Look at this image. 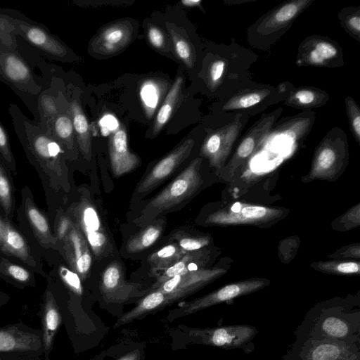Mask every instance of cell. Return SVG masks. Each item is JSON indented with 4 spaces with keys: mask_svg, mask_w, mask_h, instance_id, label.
Returning a JSON list of instances; mask_svg holds the SVG:
<instances>
[{
    "mask_svg": "<svg viewBox=\"0 0 360 360\" xmlns=\"http://www.w3.org/2000/svg\"><path fill=\"white\" fill-rule=\"evenodd\" d=\"M282 360H360V345L330 339L295 340Z\"/></svg>",
    "mask_w": 360,
    "mask_h": 360,
    "instance_id": "14",
    "label": "cell"
},
{
    "mask_svg": "<svg viewBox=\"0 0 360 360\" xmlns=\"http://www.w3.org/2000/svg\"><path fill=\"white\" fill-rule=\"evenodd\" d=\"M281 209L236 202L207 214L203 222L208 226H262L281 219Z\"/></svg>",
    "mask_w": 360,
    "mask_h": 360,
    "instance_id": "17",
    "label": "cell"
},
{
    "mask_svg": "<svg viewBox=\"0 0 360 360\" xmlns=\"http://www.w3.org/2000/svg\"><path fill=\"white\" fill-rule=\"evenodd\" d=\"M4 231V218L0 215V248L3 243V236Z\"/></svg>",
    "mask_w": 360,
    "mask_h": 360,
    "instance_id": "53",
    "label": "cell"
},
{
    "mask_svg": "<svg viewBox=\"0 0 360 360\" xmlns=\"http://www.w3.org/2000/svg\"><path fill=\"white\" fill-rule=\"evenodd\" d=\"M316 120L313 110L302 111L297 115L284 117L272 127L269 138L283 137L292 141L303 139L311 131Z\"/></svg>",
    "mask_w": 360,
    "mask_h": 360,
    "instance_id": "28",
    "label": "cell"
},
{
    "mask_svg": "<svg viewBox=\"0 0 360 360\" xmlns=\"http://www.w3.org/2000/svg\"><path fill=\"white\" fill-rule=\"evenodd\" d=\"M0 33L19 36L46 58L62 62L76 59L73 52L43 24L19 11L0 8Z\"/></svg>",
    "mask_w": 360,
    "mask_h": 360,
    "instance_id": "7",
    "label": "cell"
},
{
    "mask_svg": "<svg viewBox=\"0 0 360 360\" xmlns=\"http://www.w3.org/2000/svg\"><path fill=\"white\" fill-rule=\"evenodd\" d=\"M338 18L342 29L354 39L360 41V6L342 8Z\"/></svg>",
    "mask_w": 360,
    "mask_h": 360,
    "instance_id": "41",
    "label": "cell"
},
{
    "mask_svg": "<svg viewBox=\"0 0 360 360\" xmlns=\"http://www.w3.org/2000/svg\"><path fill=\"white\" fill-rule=\"evenodd\" d=\"M293 85L283 82L276 86L254 83L221 99L217 106L222 118L242 114L249 117L264 112L269 107L284 101Z\"/></svg>",
    "mask_w": 360,
    "mask_h": 360,
    "instance_id": "9",
    "label": "cell"
},
{
    "mask_svg": "<svg viewBox=\"0 0 360 360\" xmlns=\"http://www.w3.org/2000/svg\"><path fill=\"white\" fill-rule=\"evenodd\" d=\"M194 145V139H186L156 162L137 184L132 193L131 201L141 200L169 178L189 157Z\"/></svg>",
    "mask_w": 360,
    "mask_h": 360,
    "instance_id": "18",
    "label": "cell"
},
{
    "mask_svg": "<svg viewBox=\"0 0 360 360\" xmlns=\"http://www.w3.org/2000/svg\"><path fill=\"white\" fill-rule=\"evenodd\" d=\"M344 63L342 49L328 37L312 34L303 39L298 46L295 60L298 67L336 68Z\"/></svg>",
    "mask_w": 360,
    "mask_h": 360,
    "instance_id": "19",
    "label": "cell"
},
{
    "mask_svg": "<svg viewBox=\"0 0 360 360\" xmlns=\"http://www.w3.org/2000/svg\"><path fill=\"white\" fill-rule=\"evenodd\" d=\"M183 81L182 77H176L167 94L165 100L157 113L153 123L152 132L153 136L158 134L169 120L179 99Z\"/></svg>",
    "mask_w": 360,
    "mask_h": 360,
    "instance_id": "38",
    "label": "cell"
},
{
    "mask_svg": "<svg viewBox=\"0 0 360 360\" xmlns=\"http://www.w3.org/2000/svg\"><path fill=\"white\" fill-rule=\"evenodd\" d=\"M16 214L20 229L37 252H58V244L48 216L36 205L27 186L22 188L21 202Z\"/></svg>",
    "mask_w": 360,
    "mask_h": 360,
    "instance_id": "11",
    "label": "cell"
},
{
    "mask_svg": "<svg viewBox=\"0 0 360 360\" xmlns=\"http://www.w3.org/2000/svg\"><path fill=\"white\" fill-rule=\"evenodd\" d=\"M166 27L172 38L176 54L187 68H193L196 60L195 51L193 44L186 37L181 34L174 25L167 23Z\"/></svg>",
    "mask_w": 360,
    "mask_h": 360,
    "instance_id": "39",
    "label": "cell"
},
{
    "mask_svg": "<svg viewBox=\"0 0 360 360\" xmlns=\"http://www.w3.org/2000/svg\"><path fill=\"white\" fill-rule=\"evenodd\" d=\"M133 27L127 20L109 24L97 34L90 43V50L98 56H111L124 47L131 40Z\"/></svg>",
    "mask_w": 360,
    "mask_h": 360,
    "instance_id": "24",
    "label": "cell"
},
{
    "mask_svg": "<svg viewBox=\"0 0 360 360\" xmlns=\"http://www.w3.org/2000/svg\"><path fill=\"white\" fill-rule=\"evenodd\" d=\"M359 245H352L343 248V251L339 250L337 252L334 253L333 255H338L336 257H352L359 258Z\"/></svg>",
    "mask_w": 360,
    "mask_h": 360,
    "instance_id": "50",
    "label": "cell"
},
{
    "mask_svg": "<svg viewBox=\"0 0 360 360\" xmlns=\"http://www.w3.org/2000/svg\"><path fill=\"white\" fill-rule=\"evenodd\" d=\"M283 111V108L280 107L271 112L263 113L246 131L231 160L222 169L224 170L221 174L225 180H230L236 172L268 140L272 127Z\"/></svg>",
    "mask_w": 360,
    "mask_h": 360,
    "instance_id": "16",
    "label": "cell"
},
{
    "mask_svg": "<svg viewBox=\"0 0 360 360\" xmlns=\"http://www.w3.org/2000/svg\"><path fill=\"white\" fill-rule=\"evenodd\" d=\"M0 250L32 272L46 276L42 260L22 232L13 223L4 218L3 243Z\"/></svg>",
    "mask_w": 360,
    "mask_h": 360,
    "instance_id": "22",
    "label": "cell"
},
{
    "mask_svg": "<svg viewBox=\"0 0 360 360\" xmlns=\"http://www.w3.org/2000/svg\"><path fill=\"white\" fill-rule=\"evenodd\" d=\"M346 113L350 131L360 145V107L351 96L345 99Z\"/></svg>",
    "mask_w": 360,
    "mask_h": 360,
    "instance_id": "45",
    "label": "cell"
},
{
    "mask_svg": "<svg viewBox=\"0 0 360 360\" xmlns=\"http://www.w3.org/2000/svg\"><path fill=\"white\" fill-rule=\"evenodd\" d=\"M65 212L86 239L95 260L101 261L114 254L115 243L110 232L86 188L77 190L76 198Z\"/></svg>",
    "mask_w": 360,
    "mask_h": 360,
    "instance_id": "6",
    "label": "cell"
},
{
    "mask_svg": "<svg viewBox=\"0 0 360 360\" xmlns=\"http://www.w3.org/2000/svg\"><path fill=\"white\" fill-rule=\"evenodd\" d=\"M190 342L226 350L240 349L246 354L255 349L252 340L257 329L249 324H235L207 328H188Z\"/></svg>",
    "mask_w": 360,
    "mask_h": 360,
    "instance_id": "12",
    "label": "cell"
},
{
    "mask_svg": "<svg viewBox=\"0 0 360 360\" xmlns=\"http://www.w3.org/2000/svg\"><path fill=\"white\" fill-rule=\"evenodd\" d=\"M58 274L64 283L75 294L81 295L82 287L81 278L77 274L64 266H60Z\"/></svg>",
    "mask_w": 360,
    "mask_h": 360,
    "instance_id": "48",
    "label": "cell"
},
{
    "mask_svg": "<svg viewBox=\"0 0 360 360\" xmlns=\"http://www.w3.org/2000/svg\"><path fill=\"white\" fill-rule=\"evenodd\" d=\"M202 158L193 159L169 184L146 201L133 223L141 228L185 205L204 184Z\"/></svg>",
    "mask_w": 360,
    "mask_h": 360,
    "instance_id": "4",
    "label": "cell"
},
{
    "mask_svg": "<svg viewBox=\"0 0 360 360\" xmlns=\"http://www.w3.org/2000/svg\"><path fill=\"white\" fill-rule=\"evenodd\" d=\"M0 250V277L13 283L34 285L32 271Z\"/></svg>",
    "mask_w": 360,
    "mask_h": 360,
    "instance_id": "36",
    "label": "cell"
},
{
    "mask_svg": "<svg viewBox=\"0 0 360 360\" xmlns=\"http://www.w3.org/2000/svg\"><path fill=\"white\" fill-rule=\"evenodd\" d=\"M181 3L186 7H201L202 1L199 0H184Z\"/></svg>",
    "mask_w": 360,
    "mask_h": 360,
    "instance_id": "52",
    "label": "cell"
},
{
    "mask_svg": "<svg viewBox=\"0 0 360 360\" xmlns=\"http://www.w3.org/2000/svg\"><path fill=\"white\" fill-rule=\"evenodd\" d=\"M58 252L70 269L77 274L81 279L86 278L92 265L93 255L86 239L73 223L59 243Z\"/></svg>",
    "mask_w": 360,
    "mask_h": 360,
    "instance_id": "23",
    "label": "cell"
},
{
    "mask_svg": "<svg viewBox=\"0 0 360 360\" xmlns=\"http://www.w3.org/2000/svg\"><path fill=\"white\" fill-rule=\"evenodd\" d=\"M64 99L60 112L51 123L46 134H49L63 150L67 160H75L77 156V144L74 127Z\"/></svg>",
    "mask_w": 360,
    "mask_h": 360,
    "instance_id": "27",
    "label": "cell"
},
{
    "mask_svg": "<svg viewBox=\"0 0 360 360\" xmlns=\"http://www.w3.org/2000/svg\"><path fill=\"white\" fill-rule=\"evenodd\" d=\"M140 97L146 113L150 117L161 98L159 83L153 79L144 82L140 89Z\"/></svg>",
    "mask_w": 360,
    "mask_h": 360,
    "instance_id": "43",
    "label": "cell"
},
{
    "mask_svg": "<svg viewBox=\"0 0 360 360\" xmlns=\"http://www.w3.org/2000/svg\"><path fill=\"white\" fill-rule=\"evenodd\" d=\"M311 267L316 270L336 275L359 274V262L353 261H326L313 263Z\"/></svg>",
    "mask_w": 360,
    "mask_h": 360,
    "instance_id": "42",
    "label": "cell"
},
{
    "mask_svg": "<svg viewBox=\"0 0 360 360\" xmlns=\"http://www.w3.org/2000/svg\"><path fill=\"white\" fill-rule=\"evenodd\" d=\"M329 99L330 95L323 89L313 86H293L283 104L302 111H309L323 106Z\"/></svg>",
    "mask_w": 360,
    "mask_h": 360,
    "instance_id": "30",
    "label": "cell"
},
{
    "mask_svg": "<svg viewBox=\"0 0 360 360\" xmlns=\"http://www.w3.org/2000/svg\"><path fill=\"white\" fill-rule=\"evenodd\" d=\"M61 321L60 312L55 297L51 291L46 290L44 295L42 314V340L46 350L49 351L51 349L55 335Z\"/></svg>",
    "mask_w": 360,
    "mask_h": 360,
    "instance_id": "34",
    "label": "cell"
},
{
    "mask_svg": "<svg viewBox=\"0 0 360 360\" xmlns=\"http://www.w3.org/2000/svg\"><path fill=\"white\" fill-rule=\"evenodd\" d=\"M0 162L11 172L17 174V165L11 150L6 129L0 120Z\"/></svg>",
    "mask_w": 360,
    "mask_h": 360,
    "instance_id": "44",
    "label": "cell"
},
{
    "mask_svg": "<svg viewBox=\"0 0 360 360\" xmlns=\"http://www.w3.org/2000/svg\"><path fill=\"white\" fill-rule=\"evenodd\" d=\"M348 161L347 136L342 129L333 127L326 134L315 149L305 181L335 179L342 172Z\"/></svg>",
    "mask_w": 360,
    "mask_h": 360,
    "instance_id": "10",
    "label": "cell"
},
{
    "mask_svg": "<svg viewBox=\"0 0 360 360\" xmlns=\"http://www.w3.org/2000/svg\"><path fill=\"white\" fill-rule=\"evenodd\" d=\"M11 174L0 162V215L10 221H12L16 210Z\"/></svg>",
    "mask_w": 360,
    "mask_h": 360,
    "instance_id": "37",
    "label": "cell"
},
{
    "mask_svg": "<svg viewBox=\"0 0 360 360\" xmlns=\"http://www.w3.org/2000/svg\"><path fill=\"white\" fill-rule=\"evenodd\" d=\"M78 150L86 160L91 158V139L89 122L77 98L68 102Z\"/></svg>",
    "mask_w": 360,
    "mask_h": 360,
    "instance_id": "32",
    "label": "cell"
},
{
    "mask_svg": "<svg viewBox=\"0 0 360 360\" xmlns=\"http://www.w3.org/2000/svg\"><path fill=\"white\" fill-rule=\"evenodd\" d=\"M296 340L330 339L360 345V304L354 298L319 302L305 314L294 333Z\"/></svg>",
    "mask_w": 360,
    "mask_h": 360,
    "instance_id": "2",
    "label": "cell"
},
{
    "mask_svg": "<svg viewBox=\"0 0 360 360\" xmlns=\"http://www.w3.org/2000/svg\"><path fill=\"white\" fill-rule=\"evenodd\" d=\"M16 37L0 33V82L10 87L39 120L37 98L44 80L38 77L17 48Z\"/></svg>",
    "mask_w": 360,
    "mask_h": 360,
    "instance_id": "5",
    "label": "cell"
},
{
    "mask_svg": "<svg viewBox=\"0 0 360 360\" xmlns=\"http://www.w3.org/2000/svg\"><path fill=\"white\" fill-rule=\"evenodd\" d=\"M339 220H345V222L339 224V228L342 230H347L355 226H359V205L352 207Z\"/></svg>",
    "mask_w": 360,
    "mask_h": 360,
    "instance_id": "49",
    "label": "cell"
},
{
    "mask_svg": "<svg viewBox=\"0 0 360 360\" xmlns=\"http://www.w3.org/2000/svg\"><path fill=\"white\" fill-rule=\"evenodd\" d=\"M167 306L165 293L158 290H151L144 295L134 308L123 314L117 319L114 327L118 328L124 324L129 323L149 314L163 309Z\"/></svg>",
    "mask_w": 360,
    "mask_h": 360,
    "instance_id": "33",
    "label": "cell"
},
{
    "mask_svg": "<svg viewBox=\"0 0 360 360\" xmlns=\"http://www.w3.org/2000/svg\"><path fill=\"white\" fill-rule=\"evenodd\" d=\"M6 297V295L4 293L0 292V300L4 299Z\"/></svg>",
    "mask_w": 360,
    "mask_h": 360,
    "instance_id": "54",
    "label": "cell"
},
{
    "mask_svg": "<svg viewBox=\"0 0 360 360\" xmlns=\"http://www.w3.org/2000/svg\"><path fill=\"white\" fill-rule=\"evenodd\" d=\"M147 36L150 44L156 49L162 51H168L169 46L164 32L158 26L148 24Z\"/></svg>",
    "mask_w": 360,
    "mask_h": 360,
    "instance_id": "47",
    "label": "cell"
},
{
    "mask_svg": "<svg viewBox=\"0 0 360 360\" xmlns=\"http://www.w3.org/2000/svg\"><path fill=\"white\" fill-rule=\"evenodd\" d=\"M72 226V221L67 214L66 212L61 207L57 209L53 231L58 245L67 235Z\"/></svg>",
    "mask_w": 360,
    "mask_h": 360,
    "instance_id": "46",
    "label": "cell"
},
{
    "mask_svg": "<svg viewBox=\"0 0 360 360\" xmlns=\"http://www.w3.org/2000/svg\"><path fill=\"white\" fill-rule=\"evenodd\" d=\"M166 224L165 217H162L141 227L127 240L125 244L127 255H134L153 246L162 236Z\"/></svg>",
    "mask_w": 360,
    "mask_h": 360,
    "instance_id": "31",
    "label": "cell"
},
{
    "mask_svg": "<svg viewBox=\"0 0 360 360\" xmlns=\"http://www.w3.org/2000/svg\"><path fill=\"white\" fill-rule=\"evenodd\" d=\"M314 0H290L259 17L247 30V41L253 48L270 49Z\"/></svg>",
    "mask_w": 360,
    "mask_h": 360,
    "instance_id": "8",
    "label": "cell"
},
{
    "mask_svg": "<svg viewBox=\"0 0 360 360\" xmlns=\"http://www.w3.org/2000/svg\"><path fill=\"white\" fill-rule=\"evenodd\" d=\"M269 284L270 281L265 278H251L229 283L202 297L182 303L178 308L169 312L168 318L173 320L188 316L208 307L255 292Z\"/></svg>",
    "mask_w": 360,
    "mask_h": 360,
    "instance_id": "15",
    "label": "cell"
},
{
    "mask_svg": "<svg viewBox=\"0 0 360 360\" xmlns=\"http://www.w3.org/2000/svg\"><path fill=\"white\" fill-rule=\"evenodd\" d=\"M140 283L125 279L123 268L117 261L109 263L101 276L99 290L107 303L124 304L130 300L148 293L141 290Z\"/></svg>",
    "mask_w": 360,
    "mask_h": 360,
    "instance_id": "21",
    "label": "cell"
},
{
    "mask_svg": "<svg viewBox=\"0 0 360 360\" xmlns=\"http://www.w3.org/2000/svg\"><path fill=\"white\" fill-rule=\"evenodd\" d=\"M250 117L238 114L225 119L222 125L210 130L200 148V155L208 160L210 167L221 171L230 156Z\"/></svg>",
    "mask_w": 360,
    "mask_h": 360,
    "instance_id": "13",
    "label": "cell"
},
{
    "mask_svg": "<svg viewBox=\"0 0 360 360\" xmlns=\"http://www.w3.org/2000/svg\"><path fill=\"white\" fill-rule=\"evenodd\" d=\"M8 112L15 134L29 162L37 170L44 189L68 192L67 158L59 144L30 120L16 104H10Z\"/></svg>",
    "mask_w": 360,
    "mask_h": 360,
    "instance_id": "1",
    "label": "cell"
},
{
    "mask_svg": "<svg viewBox=\"0 0 360 360\" xmlns=\"http://www.w3.org/2000/svg\"><path fill=\"white\" fill-rule=\"evenodd\" d=\"M186 252L176 243L169 241L162 247L150 253L146 259L150 273L158 276L176 262Z\"/></svg>",
    "mask_w": 360,
    "mask_h": 360,
    "instance_id": "35",
    "label": "cell"
},
{
    "mask_svg": "<svg viewBox=\"0 0 360 360\" xmlns=\"http://www.w3.org/2000/svg\"><path fill=\"white\" fill-rule=\"evenodd\" d=\"M51 75L49 82L46 77L44 78V86L37 98L39 120L37 124L45 133L48 132L51 123L59 113L65 99L63 91L57 89L56 79Z\"/></svg>",
    "mask_w": 360,
    "mask_h": 360,
    "instance_id": "26",
    "label": "cell"
},
{
    "mask_svg": "<svg viewBox=\"0 0 360 360\" xmlns=\"http://www.w3.org/2000/svg\"><path fill=\"white\" fill-rule=\"evenodd\" d=\"M258 56L233 38L228 44L217 46L204 71V83L211 94L223 99L255 82L252 69Z\"/></svg>",
    "mask_w": 360,
    "mask_h": 360,
    "instance_id": "3",
    "label": "cell"
},
{
    "mask_svg": "<svg viewBox=\"0 0 360 360\" xmlns=\"http://www.w3.org/2000/svg\"><path fill=\"white\" fill-rule=\"evenodd\" d=\"M143 351L139 349H136L127 353L117 360H143Z\"/></svg>",
    "mask_w": 360,
    "mask_h": 360,
    "instance_id": "51",
    "label": "cell"
},
{
    "mask_svg": "<svg viewBox=\"0 0 360 360\" xmlns=\"http://www.w3.org/2000/svg\"><path fill=\"white\" fill-rule=\"evenodd\" d=\"M109 156L112 172L115 176L133 171L141 163L139 157L129 149L127 132L123 127L118 128L109 139Z\"/></svg>",
    "mask_w": 360,
    "mask_h": 360,
    "instance_id": "25",
    "label": "cell"
},
{
    "mask_svg": "<svg viewBox=\"0 0 360 360\" xmlns=\"http://www.w3.org/2000/svg\"><path fill=\"white\" fill-rule=\"evenodd\" d=\"M41 347L40 337L34 333L16 326L0 328V352H24L34 351Z\"/></svg>",
    "mask_w": 360,
    "mask_h": 360,
    "instance_id": "29",
    "label": "cell"
},
{
    "mask_svg": "<svg viewBox=\"0 0 360 360\" xmlns=\"http://www.w3.org/2000/svg\"><path fill=\"white\" fill-rule=\"evenodd\" d=\"M226 272L225 268L221 267L202 268L187 271L165 281L154 290L166 294L169 306L193 294Z\"/></svg>",
    "mask_w": 360,
    "mask_h": 360,
    "instance_id": "20",
    "label": "cell"
},
{
    "mask_svg": "<svg viewBox=\"0 0 360 360\" xmlns=\"http://www.w3.org/2000/svg\"><path fill=\"white\" fill-rule=\"evenodd\" d=\"M169 241L176 243L187 252L205 248L210 245L211 238L209 236L193 233L185 228H181L170 233Z\"/></svg>",
    "mask_w": 360,
    "mask_h": 360,
    "instance_id": "40",
    "label": "cell"
}]
</instances>
